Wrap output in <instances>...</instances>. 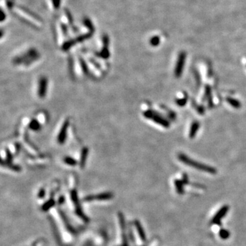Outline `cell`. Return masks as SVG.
I'll use <instances>...</instances> for the list:
<instances>
[{
  "mask_svg": "<svg viewBox=\"0 0 246 246\" xmlns=\"http://www.w3.org/2000/svg\"><path fill=\"white\" fill-rule=\"evenodd\" d=\"M14 13L21 20L28 23L29 25L34 26L35 27H40L42 25V21L38 16L31 13L28 10L25 9L23 7H15L14 8Z\"/></svg>",
  "mask_w": 246,
  "mask_h": 246,
  "instance_id": "cell-1",
  "label": "cell"
},
{
  "mask_svg": "<svg viewBox=\"0 0 246 246\" xmlns=\"http://www.w3.org/2000/svg\"><path fill=\"white\" fill-rule=\"evenodd\" d=\"M178 159H179L181 162L184 163L185 165L189 166H191V167H193L194 168L199 170L211 173V174H215V173L216 172V170L214 168H212L211 167V166L204 165L203 164H200V163L195 162V161L192 160V159L189 158L187 156H186L183 153L179 154L178 156Z\"/></svg>",
  "mask_w": 246,
  "mask_h": 246,
  "instance_id": "cell-2",
  "label": "cell"
},
{
  "mask_svg": "<svg viewBox=\"0 0 246 246\" xmlns=\"http://www.w3.org/2000/svg\"><path fill=\"white\" fill-rule=\"evenodd\" d=\"M144 116L146 118L150 119V120H152L153 122H156L157 124H160V125H162V126H164V127L166 128L169 127V122L166 120H165L162 116H161L159 114L156 113L155 112H154V111H146V112H145L144 113Z\"/></svg>",
  "mask_w": 246,
  "mask_h": 246,
  "instance_id": "cell-3",
  "label": "cell"
},
{
  "mask_svg": "<svg viewBox=\"0 0 246 246\" xmlns=\"http://www.w3.org/2000/svg\"><path fill=\"white\" fill-rule=\"evenodd\" d=\"M38 58V53L35 50H29L28 52L25 53L22 56L18 57L15 59V62L17 64H29L32 62L34 60H36Z\"/></svg>",
  "mask_w": 246,
  "mask_h": 246,
  "instance_id": "cell-4",
  "label": "cell"
},
{
  "mask_svg": "<svg viewBox=\"0 0 246 246\" xmlns=\"http://www.w3.org/2000/svg\"><path fill=\"white\" fill-rule=\"evenodd\" d=\"M185 60V54L184 53H181V54L179 55V57H178V61L176 62V68H175L174 70V75L176 78L180 77L181 76L183 68H184Z\"/></svg>",
  "mask_w": 246,
  "mask_h": 246,
  "instance_id": "cell-5",
  "label": "cell"
},
{
  "mask_svg": "<svg viewBox=\"0 0 246 246\" xmlns=\"http://www.w3.org/2000/svg\"><path fill=\"white\" fill-rule=\"evenodd\" d=\"M69 122L68 120H66L64 122L63 125H62L61 129H60V133H59L58 137V142L60 144H63L66 138V133H67V130H68Z\"/></svg>",
  "mask_w": 246,
  "mask_h": 246,
  "instance_id": "cell-6",
  "label": "cell"
},
{
  "mask_svg": "<svg viewBox=\"0 0 246 246\" xmlns=\"http://www.w3.org/2000/svg\"><path fill=\"white\" fill-rule=\"evenodd\" d=\"M47 87V80L45 77H41L39 81V90H38V94L41 98H43L45 96Z\"/></svg>",
  "mask_w": 246,
  "mask_h": 246,
  "instance_id": "cell-7",
  "label": "cell"
},
{
  "mask_svg": "<svg viewBox=\"0 0 246 246\" xmlns=\"http://www.w3.org/2000/svg\"><path fill=\"white\" fill-rule=\"evenodd\" d=\"M228 210V207H223L221 208L220 211L217 213V214L215 215V216L213 219V222H216V221L220 220L221 218L223 217V216L226 215Z\"/></svg>",
  "mask_w": 246,
  "mask_h": 246,
  "instance_id": "cell-8",
  "label": "cell"
},
{
  "mask_svg": "<svg viewBox=\"0 0 246 246\" xmlns=\"http://www.w3.org/2000/svg\"><path fill=\"white\" fill-rule=\"evenodd\" d=\"M199 127H200V124L197 122H194L192 124L191 126V129H190L189 131V138H193L197 132V130H198Z\"/></svg>",
  "mask_w": 246,
  "mask_h": 246,
  "instance_id": "cell-9",
  "label": "cell"
},
{
  "mask_svg": "<svg viewBox=\"0 0 246 246\" xmlns=\"http://www.w3.org/2000/svg\"><path fill=\"white\" fill-rule=\"evenodd\" d=\"M226 100L230 105H232L235 108H239L241 107V103L236 99H234L232 98H227Z\"/></svg>",
  "mask_w": 246,
  "mask_h": 246,
  "instance_id": "cell-10",
  "label": "cell"
},
{
  "mask_svg": "<svg viewBox=\"0 0 246 246\" xmlns=\"http://www.w3.org/2000/svg\"><path fill=\"white\" fill-rule=\"evenodd\" d=\"M29 129L34 131H37L39 130L41 128V124H40L39 122H38L36 120H33L32 122L29 123Z\"/></svg>",
  "mask_w": 246,
  "mask_h": 246,
  "instance_id": "cell-11",
  "label": "cell"
},
{
  "mask_svg": "<svg viewBox=\"0 0 246 246\" xmlns=\"http://www.w3.org/2000/svg\"><path fill=\"white\" fill-rule=\"evenodd\" d=\"M88 153V149L85 148L83 149L82 152H81V166H84L85 162H86V159L87 157Z\"/></svg>",
  "mask_w": 246,
  "mask_h": 246,
  "instance_id": "cell-12",
  "label": "cell"
},
{
  "mask_svg": "<svg viewBox=\"0 0 246 246\" xmlns=\"http://www.w3.org/2000/svg\"><path fill=\"white\" fill-rule=\"evenodd\" d=\"M64 162L66 164H67L69 166H75L77 165V161L74 160V159L71 158V157H65L64 159Z\"/></svg>",
  "mask_w": 246,
  "mask_h": 246,
  "instance_id": "cell-13",
  "label": "cell"
},
{
  "mask_svg": "<svg viewBox=\"0 0 246 246\" xmlns=\"http://www.w3.org/2000/svg\"><path fill=\"white\" fill-rule=\"evenodd\" d=\"M177 104L178 105H180V106H183V105H185V103H186V102H187V98L186 97H185V98H183V99H180V100H178L177 101Z\"/></svg>",
  "mask_w": 246,
  "mask_h": 246,
  "instance_id": "cell-14",
  "label": "cell"
},
{
  "mask_svg": "<svg viewBox=\"0 0 246 246\" xmlns=\"http://www.w3.org/2000/svg\"><path fill=\"white\" fill-rule=\"evenodd\" d=\"M159 39H158L157 37L153 38V39L151 40V41H150V43H151L152 45L153 46L157 45L159 44Z\"/></svg>",
  "mask_w": 246,
  "mask_h": 246,
  "instance_id": "cell-15",
  "label": "cell"
},
{
  "mask_svg": "<svg viewBox=\"0 0 246 246\" xmlns=\"http://www.w3.org/2000/svg\"><path fill=\"white\" fill-rule=\"evenodd\" d=\"M220 236L222 237L223 239H226L228 237V233L226 230H223L220 233Z\"/></svg>",
  "mask_w": 246,
  "mask_h": 246,
  "instance_id": "cell-16",
  "label": "cell"
},
{
  "mask_svg": "<svg viewBox=\"0 0 246 246\" xmlns=\"http://www.w3.org/2000/svg\"><path fill=\"white\" fill-rule=\"evenodd\" d=\"M53 6H54V8H58L59 7V5H60V0H53Z\"/></svg>",
  "mask_w": 246,
  "mask_h": 246,
  "instance_id": "cell-17",
  "label": "cell"
}]
</instances>
